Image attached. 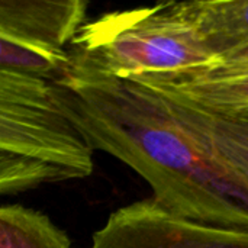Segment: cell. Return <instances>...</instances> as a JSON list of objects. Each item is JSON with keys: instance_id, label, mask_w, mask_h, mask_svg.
<instances>
[{"instance_id": "cell-1", "label": "cell", "mask_w": 248, "mask_h": 248, "mask_svg": "<svg viewBox=\"0 0 248 248\" xmlns=\"http://www.w3.org/2000/svg\"><path fill=\"white\" fill-rule=\"evenodd\" d=\"M70 57V70L51 81L54 94L94 150L137 171L169 211L248 230L247 177L201 147L154 87Z\"/></svg>"}, {"instance_id": "cell-2", "label": "cell", "mask_w": 248, "mask_h": 248, "mask_svg": "<svg viewBox=\"0 0 248 248\" xmlns=\"http://www.w3.org/2000/svg\"><path fill=\"white\" fill-rule=\"evenodd\" d=\"M94 148L60 108L52 83L0 70V195L86 179Z\"/></svg>"}, {"instance_id": "cell-3", "label": "cell", "mask_w": 248, "mask_h": 248, "mask_svg": "<svg viewBox=\"0 0 248 248\" xmlns=\"http://www.w3.org/2000/svg\"><path fill=\"white\" fill-rule=\"evenodd\" d=\"M71 45L74 57L119 78H173L224 62L170 3L102 15L84 23Z\"/></svg>"}, {"instance_id": "cell-4", "label": "cell", "mask_w": 248, "mask_h": 248, "mask_svg": "<svg viewBox=\"0 0 248 248\" xmlns=\"http://www.w3.org/2000/svg\"><path fill=\"white\" fill-rule=\"evenodd\" d=\"M90 248H248V230L193 221L148 198L112 212Z\"/></svg>"}, {"instance_id": "cell-5", "label": "cell", "mask_w": 248, "mask_h": 248, "mask_svg": "<svg viewBox=\"0 0 248 248\" xmlns=\"http://www.w3.org/2000/svg\"><path fill=\"white\" fill-rule=\"evenodd\" d=\"M86 15L83 0H0V36L65 55Z\"/></svg>"}, {"instance_id": "cell-6", "label": "cell", "mask_w": 248, "mask_h": 248, "mask_svg": "<svg viewBox=\"0 0 248 248\" xmlns=\"http://www.w3.org/2000/svg\"><path fill=\"white\" fill-rule=\"evenodd\" d=\"M154 87L176 118L201 147L248 179V115L225 116L199 108L169 87L144 80Z\"/></svg>"}, {"instance_id": "cell-7", "label": "cell", "mask_w": 248, "mask_h": 248, "mask_svg": "<svg viewBox=\"0 0 248 248\" xmlns=\"http://www.w3.org/2000/svg\"><path fill=\"white\" fill-rule=\"evenodd\" d=\"M170 4L222 61L248 46V0H192Z\"/></svg>"}, {"instance_id": "cell-8", "label": "cell", "mask_w": 248, "mask_h": 248, "mask_svg": "<svg viewBox=\"0 0 248 248\" xmlns=\"http://www.w3.org/2000/svg\"><path fill=\"white\" fill-rule=\"evenodd\" d=\"M141 78L163 84L205 110L225 116L248 115V70Z\"/></svg>"}, {"instance_id": "cell-9", "label": "cell", "mask_w": 248, "mask_h": 248, "mask_svg": "<svg viewBox=\"0 0 248 248\" xmlns=\"http://www.w3.org/2000/svg\"><path fill=\"white\" fill-rule=\"evenodd\" d=\"M0 248H73L68 235L45 214L22 205L0 208Z\"/></svg>"}, {"instance_id": "cell-10", "label": "cell", "mask_w": 248, "mask_h": 248, "mask_svg": "<svg viewBox=\"0 0 248 248\" xmlns=\"http://www.w3.org/2000/svg\"><path fill=\"white\" fill-rule=\"evenodd\" d=\"M71 67L70 52L55 55L0 36V70L54 81Z\"/></svg>"}, {"instance_id": "cell-11", "label": "cell", "mask_w": 248, "mask_h": 248, "mask_svg": "<svg viewBox=\"0 0 248 248\" xmlns=\"http://www.w3.org/2000/svg\"><path fill=\"white\" fill-rule=\"evenodd\" d=\"M217 71H241L248 70V46L237 51L235 54L227 57L221 67L215 68Z\"/></svg>"}]
</instances>
